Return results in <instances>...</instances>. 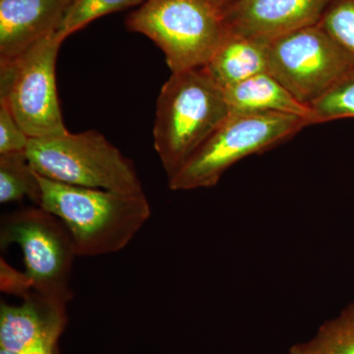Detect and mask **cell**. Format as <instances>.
I'll list each match as a JSON object with an SVG mask.
<instances>
[{
  "label": "cell",
  "mask_w": 354,
  "mask_h": 354,
  "mask_svg": "<svg viewBox=\"0 0 354 354\" xmlns=\"http://www.w3.org/2000/svg\"><path fill=\"white\" fill-rule=\"evenodd\" d=\"M147 0H73L65 14L57 34L62 39L78 32L91 22L109 14L142 6Z\"/></svg>",
  "instance_id": "cell-16"
},
{
  "label": "cell",
  "mask_w": 354,
  "mask_h": 354,
  "mask_svg": "<svg viewBox=\"0 0 354 354\" xmlns=\"http://www.w3.org/2000/svg\"><path fill=\"white\" fill-rule=\"evenodd\" d=\"M314 124L354 118V70L310 106Z\"/></svg>",
  "instance_id": "cell-17"
},
{
  "label": "cell",
  "mask_w": 354,
  "mask_h": 354,
  "mask_svg": "<svg viewBox=\"0 0 354 354\" xmlns=\"http://www.w3.org/2000/svg\"><path fill=\"white\" fill-rule=\"evenodd\" d=\"M309 125V120L292 114L230 113L185 165L169 178V189L213 187L239 160L285 143Z\"/></svg>",
  "instance_id": "cell-5"
},
{
  "label": "cell",
  "mask_w": 354,
  "mask_h": 354,
  "mask_svg": "<svg viewBox=\"0 0 354 354\" xmlns=\"http://www.w3.org/2000/svg\"><path fill=\"white\" fill-rule=\"evenodd\" d=\"M225 93L232 113L292 114L314 125L311 109L298 102L269 72L225 88Z\"/></svg>",
  "instance_id": "cell-12"
},
{
  "label": "cell",
  "mask_w": 354,
  "mask_h": 354,
  "mask_svg": "<svg viewBox=\"0 0 354 354\" xmlns=\"http://www.w3.org/2000/svg\"><path fill=\"white\" fill-rule=\"evenodd\" d=\"M290 354H354V304L324 323L311 339L293 346Z\"/></svg>",
  "instance_id": "cell-15"
},
{
  "label": "cell",
  "mask_w": 354,
  "mask_h": 354,
  "mask_svg": "<svg viewBox=\"0 0 354 354\" xmlns=\"http://www.w3.org/2000/svg\"><path fill=\"white\" fill-rule=\"evenodd\" d=\"M319 25L354 64V0H333Z\"/></svg>",
  "instance_id": "cell-18"
},
{
  "label": "cell",
  "mask_w": 354,
  "mask_h": 354,
  "mask_svg": "<svg viewBox=\"0 0 354 354\" xmlns=\"http://www.w3.org/2000/svg\"><path fill=\"white\" fill-rule=\"evenodd\" d=\"M28 197L41 203V185L26 152L0 155V203L17 202Z\"/></svg>",
  "instance_id": "cell-14"
},
{
  "label": "cell",
  "mask_w": 354,
  "mask_h": 354,
  "mask_svg": "<svg viewBox=\"0 0 354 354\" xmlns=\"http://www.w3.org/2000/svg\"><path fill=\"white\" fill-rule=\"evenodd\" d=\"M39 207L64 223L77 256L95 257L120 252L138 234L151 216L145 194L57 183L38 174Z\"/></svg>",
  "instance_id": "cell-1"
},
{
  "label": "cell",
  "mask_w": 354,
  "mask_h": 354,
  "mask_svg": "<svg viewBox=\"0 0 354 354\" xmlns=\"http://www.w3.org/2000/svg\"><path fill=\"white\" fill-rule=\"evenodd\" d=\"M30 138L14 118L6 102L0 101V155L26 152Z\"/></svg>",
  "instance_id": "cell-19"
},
{
  "label": "cell",
  "mask_w": 354,
  "mask_h": 354,
  "mask_svg": "<svg viewBox=\"0 0 354 354\" xmlns=\"http://www.w3.org/2000/svg\"><path fill=\"white\" fill-rule=\"evenodd\" d=\"M51 354H60L59 349H58V346L55 348V351H53V353Z\"/></svg>",
  "instance_id": "cell-23"
},
{
  "label": "cell",
  "mask_w": 354,
  "mask_h": 354,
  "mask_svg": "<svg viewBox=\"0 0 354 354\" xmlns=\"http://www.w3.org/2000/svg\"><path fill=\"white\" fill-rule=\"evenodd\" d=\"M0 288L2 292L25 299L34 292L31 279L26 272L11 267L3 258L0 260Z\"/></svg>",
  "instance_id": "cell-20"
},
{
  "label": "cell",
  "mask_w": 354,
  "mask_h": 354,
  "mask_svg": "<svg viewBox=\"0 0 354 354\" xmlns=\"http://www.w3.org/2000/svg\"><path fill=\"white\" fill-rule=\"evenodd\" d=\"M11 244L22 249L34 290L67 305L73 297L70 281L77 254L64 223L39 206L11 212L1 218L0 246Z\"/></svg>",
  "instance_id": "cell-7"
},
{
  "label": "cell",
  "mask_w": 354,
  "mask_h": 354,
  "mask_svg": "<svg viewBox=\"0 0 354 354\" xmlns=\"http://www.w3.org/2000/svg\"><path fill=\"white\" fill-rule=\"evenodd\" d=\"M26 155L37 174L57 183L145 194L132 160L95 130L30 139Z\"/></svg>",
  "instance_id": "cell-3"
},
{
  "label": "cell",
  "mask_w": 354,
  "mask_h": 354,
  "mask_svg": "<svg viewBox=\"0 0 354 354\" xmlns=\"http://www.w3.org/2000/svg\"><path fill=\"white\" fill-rule=\"evenodd\" d=\"M225 90L205 67L171 72L160 88L153 123V145L167 178L230 115Z\"/></svg>",
  "instance_id": "cell-2"
},
{
  "label": "cell",
  "mask_w": 354,
  "mask_h": 354,
  "mask_svg": "<svg viewBox=\"0 0 354 354\" xmlns=\"http://www.w3.org/2000/svg\"><path fill=\"white\" fill-rule=\"evenodd\" d=\"M73 0H0V64L57 32Z\"/></svg>",
  "instance_id": "cell-11"
},
{
  "label": "cell",
  "mask_w": 354,
  "mask_h": 354,
  "mask_svg": "<svg viewBox=\"0 0 354 354\" xmlns=\"http://www.w3.org/2000/svg\"><path fill=\"white\" fill-rule=\"evenodd\" d=\"M333 0H234L225 10L228 31L271 41L318 25Z\"/></svg>",
  "instance_id": "cell-10"
},
{
  "label": "cell",
  "mask_w": 354,
  "mask_h": 354,
  "mask_svg": "<svg viewBox=\"0 0 354 354\" xmlns=\"http://www.w3.org/2000/svg\"><path fill=\"white\" fill-rule=\"evenodd\" d=\"M353 70V60L319 24L268 43V72L309 108Z\"/></svg>",
  "instance_id": "cell-8"
},
{
  "label": "cell",
  "mask_w": 354,
  "mask_h": 354,
  "mask_svg": "<svg viewBox=\"0 0 354 354\" xmlns=\"http://www.w3.org/2000/svg\"><path fill=\"white\" fill-rule=\"evenodd\" d=\"M64 39L57 32L19 57L0 64V101L30 139L68 133L58 99L55 65Z\"/></svg>",
  "instance_id": "cell-6"
},
{
  "label": "cell",
  "mask_w": 354,
  "mask_h": 354,
  "mask_svg": "<svg viewBox=\"0 0 354 354\" xmlns=\"http://www.w3.org/2000/svg\"><path fill=\"white\" fill-rule=\"evenodd\" d=\"M67 322V305L36 291L17 306L2 301L0 348L20 354H51Z\"/></svg>",
  "instance_id": "cell-9"
},
{
  "label": "cell",
  "mask_w": 354,
  "mask_h": 354,
  "mask_svg": "<svg viewBox=\"0 0 354 354\" xmlns=\"http://www.w3.org/2000/svg\"><path fill=\"white\" fill-rule=\"evenodd\" d=\"M0 354H20V353H11V351H6V349L0 348Z\"/></svg>",
  "instance_id": "cell-22"
},
{
  "label": "cell",
  "mask_w": 354,
  "mask_h": 354,
  "mask_svg": "<svg viewBox=\"0 0 354 354\" xmlns=\"http://www.w3.org/2000/svg\"><path fill=\"white\" fill-rule=\"evenodd\" d=\"M268 43L228 31L206 66L223 90L268 72Z\"/></svg>",
  "instance_id": "cell-13"
},
{
  "label": "cell",
  "mask_w": 354,
  "mask_h": 354,
  "mask_svg": "<svg viewBox=\"0 0 354 354\" xmlns=\"http://www.w3.org/2000/svg\"><path fill=\"white\" fill-rule=\"evenodd\" d=\"M212 1L225 11L234 0H212Z\"/></svg>",
  "instance_id": "cell-21"
},
{
  "label": "cell",
  "mask_w": 354,
  "mask_h": 354,
  "mask_svg": "<svg viewBox=\"0 0 354 354\" xmlns=\"http://www.w3.org/2000/svg\"><path fill=\"white\" fill-rule=\"evenodd\" d=\"M127 25L157 44L171 72L206 66L228 32L212 0H147Z\"/></svg>",
  "instance_id": "cell-4"
}]
</instances>
